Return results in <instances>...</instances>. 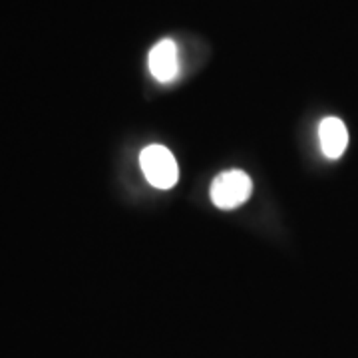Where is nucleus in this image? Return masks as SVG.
<instances>
[{
	"label": "nucleus",
	"instance_id": "1",
	"mask_svg": "<svg viewBox=\"0 0 358 358\" xmlns=\"http://www.w3.org/2000/svg\"><path fill=\"white\" fill-rule=\"evenodd\" d=\"M140 166L145 179L157 189H171L178 183V162L166 145H148L140 155Z\"/></svg>",
	"mask_w": 358,
	"mask_h": 358
},
{
	"label": "nucleus",
	"instance_id": "2",
	"mask_svg": "<svg viewBox=\"0 0 358 358\" xmlns=\"http://www.w3.org/2000/svg\"><path fill=\"white\" fill-rule=\"evenodd\" d=\"M253 192V181L241 169L223 171L211 183V201L219 209H235L243 205Z\"/></svg>",
	"mask_w": 358,
	"mask_h": 358
},
{
	"label": "nucleus",
	"instance_id": "3",
	"mask_svg": "<svg viewBox=\"0 0 358 358\" xmlns=\"http://www.w3.org/2000/svg\"><path fill=\"white\" fill-rule=\"evenodd\" d=\"M148 66L152 76L162 82L169 84L179 76V50L173 40L164 38L155 44L148 56Z\"/></svg>",
	"mask_w": 358,
	"mask_h": 358
},
{
	"label": "nucleus",
	"instance_id": "4",
	"mask_svg": "<svg viewBox=\"0 0 358 358\" xmlns=\"http://www.w3.org/2000/svg\"><path fill=\"white\" fill-rule=\"evenodd\" d=\"M319 140L322 154L329 159H338L348 145V131L343 120L324 117L319 126Z\"/></svg>",
	"mask_w": 358,
	"mask_h": 358
}]
</instances>
